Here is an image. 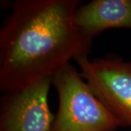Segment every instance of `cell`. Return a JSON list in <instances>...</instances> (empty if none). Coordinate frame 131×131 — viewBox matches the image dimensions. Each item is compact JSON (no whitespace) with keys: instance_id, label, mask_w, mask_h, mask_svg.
<instances>
[{"instance_id":"1","label":"cell","mask_w":131,"mask_h":131,"mask_svg":"<svg viewBox=\"0 0 131 131\" xmlns=\"http://www.w3.org/2000/svg\"><path fill=\"white\" fill-rule=\"evenodd\" d=\"M80 0H16L0 31V89H23L88 56L92 40L77 24Z\"/></svg>"},{"instance_id":"2","label":"cell","mask_w":131,"mask_h":131,"mask_svg":"<svg viewBox=\"0 0 131 131\" xmlns=\"http://www.w3.org/2000/svg\"><path fill=\"white\" fill-rule=\"evenodd\" d=\"M59 105L50 131H115L122 126L70 63L52 77Z\"/></svg>"},{"instance_id":"3","label":"cell","mask_w":131,"mask_h":131,"mask_svg":"<svg viewBox=\"0 0 131 131\" xmlns=\"http://www.w3.org/2000/svg\"><path fill=\"white\" fill-rule=\"evenodd\" d=\"M75 61L96 97L122 126L131 127V62L116 56L93 60L83 56Z\"/></svg>"},{"instance_id":"4","label":"cell","mask_w":131,"mask_h":131,"mask_svg":"<svg viewBox=\"0 0 131 131\" xmlns=\"http://www.w3.org/2000/svg\"><path fill=\"white\" fill-rule=\"evenodd\" d=\"M52 77L23 89L4 93L0 131H50L54 118L48 104Z\"/></svg>"},{"instance_id":"5","label":"cell","mask_w":131,"mask_h":131,"mask_svg":"<svg viewBox=\"0 0 131 131\" xmlns=\"http://www.w3.org/2000/svg\"><path fill=\"white\" fill-rule=\"evenodd\" d=\"M75 18L90 40L106 29H131V0H93L80 5Z\"/></svg>"}]
</instances>
